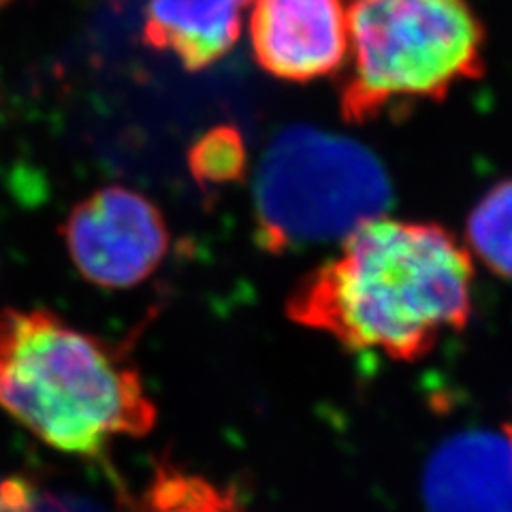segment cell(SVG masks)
Listing matches in <instances>:
<instances>
[{"instance_id": "8", "label": "cell", "mask_w": 512, "mask_h": 512, "mask_svg": "<svg viewBox=\"0 0 512 512\" xmlns=\"http://www.w3.org/2000/svg\"><path fill=\"white\" fill-rule=\"evenodd\" d=\"M254 0H150L143 43L171 52L188 71L210 69L242 37Z\"/></svg>"}, {"instance_id": "7", "label": "cell", "mask_w": 512, "mask_h": 512, "mask_svg": "<svg viewBox=\"0 0 512 512\" xmlns=\"http://www.w3.org/2000/svg\"><path fill=\"white\" fill-rule=\"evenodd\" d=\"M429 512H512V440L463 431L431 455L425 472Z\"/></svg>"}, {"instance_id": "11", "label": "cell", "mask_w": 512, "mask_h": 512, "mask_svg": "<svg viewBox=\"0 0 512 512\" xmlns=\"http://www.w3.org/2000/svg\"><path fill=\"white\" fill-rule=\"evenodd\" d=\"M246 167L242 135L233 126H216L199 137L188 152V169L203 188L237 182Z\"/></svg>"}, {"instance_id": "6", "label": "cell", "mask_w": 512, "mask_h": 512, "mask_svg": "<svg viewBox=\"0 0 512 512\" xmlns=\"http://www.w3.org/2000/svg\"><path fill=\"white\" fill-rule=\"evenodd\" d=\"M250 41L263 71L306 84L348 58L346 0H254Z\"/></svg>"}, {"instance_id": "5", "label": "cell", "mask_w": 512, "mask_h": 512, "mask_svg": "<svg viewBox=\"0 0 512 512\" xmlns=\"http://www.w3.org/2000/svg\"><path fill=\"white\" fill-rule=\"evenodd\" d=\"M62 237L79 274L101 288H131L150 278L169 248L158 207L124 186L101 188L77 203Z\"/></svg>"}, {"instance_id": "12", "label": "cell", "mask_w": 512, "mask_h": 512, "mask_svg": "<svg viewBox=\"0 0 512 512\" xmlns=\"http://www.w3.org/2000/svg\"><path fill=\"white\" fill-rule=\"evenodd\" d=\"M504 431H506V434H508V438H510V440H512V427H506V429H504Z\"/></svg>"}, {"instance_id": "9", "label": "cell", "mask_w": 512, "mask_h": 512, "mask_svg": "<svg viewBox=\"0 0 512 512\" xmlns=\"http://www.w3.org/2000/svg\"><path fill=\"white\" fill-rule=\"evenodd\" d=\"M133 512H242L237 495L197 474L158 466Z\"/></svg>"}, {"instance_id": "4", "label": "cell", "mask_w": 512, "mask_h": 512, "mask_svg": "<svg viewBox=\"0 0 512 512\" xmlns=\"http://www.w3.org/2000/svg\"><path fill=\"white\" fill-rule=\"evenodd\" d=\"M391 203L378 158L348 137L288 126L265 150L254 184L256 239L269 252L346 239Z\"/></svg>"}, {"instance_id": "10", "label": "cell", "mask_w": 512, "mask_h": 512, "mask_svg": "<svg viewBox=\"0 0 512 512\" xmlns=\"http://www.w3.org/2000/svg\"><path fill=\"white\" fill-rule=\"evenodd\" d=\"M468 242L493 274L512 278V180L478 201L468 220Z\"/></svg>"}, {"instance_id": "3", "label": "cell", "mask_w": 512, "mask_h": 512, "mask_svg": "<svg viewBox=\"0 0 512 512\" xmlns=\"http://www.w3.org/2000/svg\"><path fill=\"white\" fill-rule=\"evenodd\" d=\"M346 120L408 101H440L485 73V28L468 0H346Z\"/></svg>"}, {"instance_id": "13", "label": "cell", "mask_w": 512, "mask_h": 512, "mask_svg": "<svg viewBox=\"0 0 512 512\" xmlns=\"http://www.w3.org/2000/svg\"><path fill=\"white\" fill-rule=\"evenodd\" d=\"M5 3H9V0H0V7H3Z\"/></svg>"}, {"instance_id": "2", "label": "cell", "mask_w": 512, "mask_h": 512, "mask_svg": "<svg viewBox=\"0 0 512 512\" xmlns=\"http://www.w3.org/2000/svg\"><path fill=\"white\" fill-rule=\"evenodd\" d=\"M0 408L47 446L82 457L156 423L124 350L47 310L0 312Z\"/></svg>"}, {"instance_id": "1", "label": "cell", "mask_w": 512, "mask_h": 512, "mask_svg": "<svg viewBox=\"0 0 512 512\" xmlns=\"http://www.w3.org/2000/svg\"><path fill=\"white\" fill-rule=\"evenodd\" d=\"M470 252L438 224L376 218L288 299L295 323L352 350L412 361L472 312Z\"/></svg>"}]
</instances>
